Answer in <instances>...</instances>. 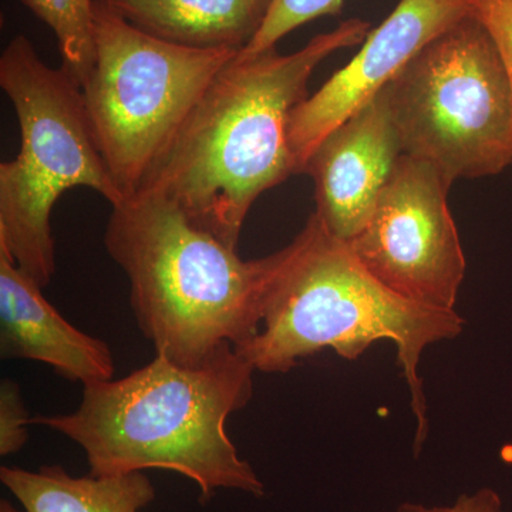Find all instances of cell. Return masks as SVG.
<instances>
[{
  "label": "cell",
  "mask_w": 512,
  "mask_h": 512,
  "mask_svg": "<svg viewBox=\"0 0 512 512\" xmlns=\"http://www.w3.org/2000/svg\"><path fill=\"white\" fill-rule=\"evenodd\" d=\"M370 25L340 23L291 55L235 57L212 80L137 192L173 202L198 228L237 249L259 195L295 174L288 128L309 77L338 50L365 42Z\"/></svg>",
  "instance_id": "cell-1"
},
{
  "label": "cell",
  "mask_w": 512,
  "mask_h": 512,
  "mask_svg": "<svg viewBox=\"0 0 512 512\" xmlns=\"http://www.w3.org/2000/svg\"><path fill=\"white\" fill-rule=\"evenodd\" d=\"M255 372L234 346L200 366L157 355L123 379L84 386L76 412L30 423L79 444L94 476L167 470L194 481L201 503L218 490L261 497L264 484L225 429L251 400Z\"/></svg>",
  "instance_id": "cell-2"
},
{
  "label": "cell",
  "mask_w": 512,
  "mask_h": 512,
  "mask_svg": "<svg viewBox=\"0 0 512 512\" xmlns=\"http://www.w3.org/2000/svg\"><path fill=\"white\" fill-rule=\"evenodd\" d=\"M104 244L130 282L141 333L157 355L183 366L254 338L282 258L278 251L244 261L173 202L147 192L114 205Z\"/></svg>",
  "instance_id": "cell-3"
},
{
  "label": "cell",
  "mask_w": 512,
  "mask_h": 512,
  "mask_svg": "<svg viewBox=\"0 0 512 512\" xmlns=\"http://www.w3.org/2000/svg\"><path fill=\"white\" fill-rule=\"evenodd\" d=\"M281 254L261 329L235 350L258 372L286 373L325 348L355 360L373 343L390 340L412 394L414 451L419 453L429 431L421 355L427 346L457 338L463 318L424 308L380 284L348 242L323 228L315 212Z\"/></svg>",
  "instance_id": "cell-4"
},
{
  "label": "cell",
  "mask_w": 512,
  "mask_h": 512,
  "mask_svg": "<svg viewBox=\"0 0 512 512\" xmlns=\"http://www.w3.org/2000/svg\"><path fill=\"white\" fill-rule=\"evenodd\" d=\"M0 86L12 101L20 151L0 164V245L45 288L56 271L52 211L76 187L110 202L126 198L111 175L82 87L60 67L47 66L28 37H13L0 56Z\"/></svg>",
  "instance_id": "cell-5"
},
{
  "label": "cell",
  "mask_w": 512,
  "mask_h": 512,
  "mask_svg": "<svg viewBox=\"0 0 512 512\" xmlns=\"http://www.w3.org/2000/svg\"><path fill=\"white\" fill-rule=\"evenodd\" d=\"M403 153L433 165L448 184L512 164V84L480 22L467 15L383 89Z\"/></svg>",
  "instance_id": "cell-6"
},
{
  "label": "cell",
  "mask_w": 512,
  "mask_h": 512,
  "mask_svg": "<svg viewBox=\"0 0 512 512\" xmlns=\"http://www.w3.org/2000/svg\"><path fill=\"white\" fill-rule=\"evenodd\" d=\"M235 50L191 49L130 25L94 3V64L82 92L104 161L123 194H136Z\"/></svg>",
  "instance_id": "cell-7"
},
{
  "label": "cell",
  "mask_w": 512,
  "mask_h": 512,
  "mask_svg": "<svg viewBox=\"0 0 512 512\" xmlns=\"http://www.w3.org/2000/svg\"><path fill=\"white\" fill-rule=\"evenodd\" d=\"M451 184L433 165L403 154L350 251L380 284L407 301L451 312L466 256L448 208Z\"/></svg>",
  "instance_id": "cell-8"
},
{
  "label": "cell",
  "mask_w": 512,
  "mask_h": 512,
  "mask_svg": "<svg viewBox=\"0 0 512 512\" xmlns=\"http://www.w3.org/2000/svg\"><path fill=\"white\" fill-rule=\"evenodd\" d=\"M464 0H400L362 50L293 109L289 147L295 174L303 173L323 138L365 107L423 47L466 18Z\"/></svg>",
  "instance_id": "cell-9"
},
{
  "label": "cell",
  "mask_w": 512,
  "mask_h": 512,
  "mask_svg": "<svg viewBox=\"0 0 512 512\" xmlns=\"http://www.w3.org/2000/svg\"><path fill=\"white\" fill-rule=\"evenodd\" d=\"M403 154L383 90L323 138L303 173L313 178L315 214L332 237L349 242L366 227Z\"/></svg>",
  "instance_id": "cell-10"
},
{
  "label": "cell",
  "mask_w": 512,
  "mask_h": 512,
  "mask_svg": "<svg viewBox=\"0 0 512 512\" xmlns=\"http://www.w3.org/2000/svg\"><path fill=\"white\" fill-rule=\"evenodd\" d=\"M0 352L53 367L73 382H107L114 376L113 353L103 340L87 335L46 301L42 286L26 275L0 245Z\"/></svg>",
  "instance_id": "cell-11"
},
{
  "label": "cell",
  "mask_w": 512,
  "mask_h": 512,
  "mask_svg": "<svg viewBox=\"0 0 512 512\" xmlns=\"http://www.w3.org/2000/svg\"><path fill=\"white\" fill-rule=\"evenodd\" d=\"M130 25L174 45L241 53L274 0H101Z\"/></svg>",
  "instance_id": "cell-12"
},
{
  "label": "cell",
  "mask_w": 512,
  "mask_h": 512,
  "mask_svg": "<svg viewBox=\"0 0 512 512\" xmlns=\"http://www.w3.org/2000/svg\"><path fill=\"white\" fill-rule=\"evenodd\" d=\"M0 481L25 512H140L156 500L143 471L73 477L60 466L2 467Z\"/></svg>",
  "instance_id": "cell-13"
},
{
  "label": "cell",
  "mask_w": 512,
  "mask_h": 512,
  "mask_svg": "<svg viewBox=\"0 0 512 512\" xmlns=\"http://www.w3.org/2000/svg\"><path fill=\"white\" fill-rule=\"evenodd\" d=\"M55 33L62 67L82 87L94 64L96 0H19Z\"/></svg>",
  "instance_id": "cell-14"
},
{
  "label": "cell",
  "mask_w": 512,
  "mask_h": 512,
  "mask_svg": "<svg viewBox=\"0 0 512 512\" xmlns=\"http://www.w3.org/2000/svg\"><path fill=\"white\" fill-rule=\"evenodd\" d=\"M345 0H274L262 28L239 55L255 56L274 49L286 35L322 16L339 15Z\"/></svg>",
  "instance_id": "cell-15"
},
{
  "label": "cell",
  "mask_w": 512,
  "mask_h": 512,
  "mask_svg": "<svg viewBox=\"0 0 512 512\" xmlns=\"http://www.w3.org/2000/svg\"><path fill=\"white\" fill-rule=\"evenodd\" d=\"M473 16L490 35L512 84V0H464Z\"/></svg>",
  "instance_id": "cell-16"
},
{
  "label": "cell",
  "mask_w": 512,
  "mask_h": 512,
  "mask_svg": "<svg viewBox=\"0 0 512 512\" xmlns=\"http://www.w3.org/2000/svg\"><path fill=\"white\" fill-rule=\"evenodd\" d=\"M30 423L18 384L5 379L0 384V454L18 453L28 441Z\"/></svg>",
  "instance_id": "cell-17"
},
{
  "label": "cell",
  "mask_w": 512,
  "mask_h": 512,
  "mask_svg": "<svg viewBox=\"0 0 512 512\" xmlns=\"http://www.w3.org/2000/svg\"><path fill=\"white\" fill-rule=\"evenodd\" d=\"M501 498L491 488H483L473 495H461L450 507H424L420 504L400 505L397 512H500Z\"/></svg>",
  "instance_id": "cell-18"
},
{
  "label": "cell",
  "mask_w": 512,
  "mask_h": 512,
  "mask_svg": "<svg viewBox=\"0 0 512 512\" xmlns=\"http://www.w3.org/2000/svg\"><path fill=\"white\" fill-rule=\"evenodd\" d=\"M0 512H25L20 511L18 508L15 507V505H12L9 503V501L2 500V503H0Z\"/></svg>",
  "instance_id": "cell-19"
}]
</instances>
